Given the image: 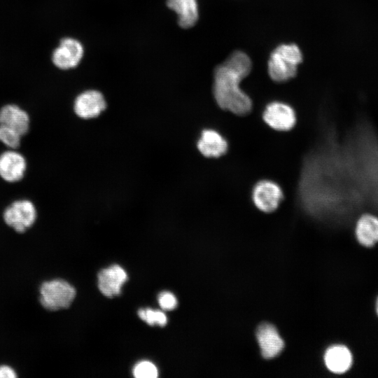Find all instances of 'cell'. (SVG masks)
<instances>
[{
    "label": "cell",
    "mask_w": 378,
    "mask_h": 378,
    "mask_svg": "<svg viewBox=\"0 0 378 378\" xmlns=\"http://www.w3.org/2000/svg\"><path fill=\"white\" fill-rule=\"evenodd\" d=\"M251 68L250 57L245 52L237 50L215 69L214 96L222 109L239 115L251 111L252 101L240 84L250 74Z\"/></svg>",
    "instance_id": "6da1fadb"
},
{
    "label": "cell",
    "mask_w": 378,
    "mask_h": 378,
    "mask_svg": "<svg viewBox=\"0 0 378 378\" xmlns=\"http://www.w3.org/2000/svg\"><path fill=\"white\" fill-rule=\"evenodd\" d=\"M301 50L295 43L281 44L270 54L267 70L271 79L277 83L286 82L294 78L302 62Z\"/></svg>",
    "instance_id": "7a4b0ae2"
},
{
    "label": "cell",
    "mask_w": 378,
    "mask_h": 378,
    "mask_svg": "<svg viewBox=\"0 0 378 378\" xmlns=\"http://www.w3.org/2000/svg\"><path fill=\"white\" fill-rule=\"evenodd\" d=\"M76 290L67 281L57 279L43 282L40 287V302L49 311L70 307L76 297Z\"/></svg>",
    "instance_id": "3957f363"
},
{
    "label": "cell",
    "mask_w": 378,
    "mask_h": 378,
    "mask_svg": "<svg viewBox=\"0 0 378 378\" xmlns=\"http://www.w3.org/2000/svg\"><path fill=\"white\" fill-rule=\"evenodd\" d=\"M37 216L36 206L28 198L13 200L2 212L4 222L18 233H24L31 227Z\"/></svg>",
    "instance_id": "277c9868"
},
{
    "label": "cell",
    "mask_w": 378,
    "mask_h": 378,
    "mask_svg": "<svg viewBox=\"0 0 378 378\" xmlns=\"http://www.w3.org/2000/svg\"><path fill=\"white\" fill-rule=\"evenodd\" d=\"M28 169L26 157L15 149L0 153V178L7 183H17L23 180Z\"/></svg>",
    "instance_id": "5b68a950"
},
{
    "label": "cell",
    "mask_w": 378,
    "mask_h": 378,
    "mask_svg": "<svg viewBox=\"0 0 378 378\" xmlns=\"http://www.w3.org/2000/svg\"><path fill=\"white\" fill-rule=\"evenodd\" d=\"M262 118L270 127L279 132L290 130L297 121L293 108L279 101L272 102L265 106Z\"/></svg>",
    "instance_id": "8992f818"
},
{
    "label": "cell",
    "mask_w": 378,
    "mask_h": 378,
    "mask_svg": "<svg viewBox=\"0 0 378 378\" xmlns=\"http://www.w3.org/2000/svg\"><path fill=\"white\" fill-rule=\"evenodd\" d=\"M280 186L271 180H261L253 187L252 200L258 209L265 213L274 211L283 200Z\"/></svg>",
    "instance_id": "52a82bcc"
},
{
    "label": "cell",
    "mask_w": 378,
    "mask_h": 378,
    "mask_svg": "<svg viewBox=\"0 0 378 378\" xmlns=\"http://www.w3.org/2000/svg\"><path fill=\"white\" fill-rule=\"evenodd\" d=\"M83 47L76 39L64 38L52 55L53 64L63 70L76 67L83 56Z\"/></svg>",
    "instance_id": "ba28073f"
},
{
    "label": "cell",
    "mask_w": 378,
    "mask_h": 378,
    "mask_svg": "<svg viewBox=\"0 0 378 378\" xmlns=\"http://www.w3.org/2000/svg\"><path fill=\"white\" fill-rule=\"evenodd\" d=\"M0 124L13 129L24 136L30 130L31 117L29 113L19 105L8 103L0 108Z\"/></svg>",
    "instance_id": "9c48e42d"
},
{
    "label": "cell",
    "mask_w": 378,
    "mask_h": 378,
    "mask_svg": "<svg viewBox=\"0 0 378 378\" xmlns=\"http://www.w3.org/2000/svg\"><path fill=\"white\" fill-rule=\"evenodd\" d=\"M97 277L99 290L108 298L120 295L122 286L127 279L125 271L117 265L102 270Z\"/></svg>",
    "instance_id": "30bf717a"
},
{
    "label": "cell",
    "mask_w": 378,
    "mask_h": 378,
    "mask_svg": "<svg viewBox=\"0 0 378 378\" xmlns=\"http://www.w3.org/2000/svg\"><path fill=\"white\" fill-rule=\"evenodd\" d=\"M106 108V102L101 92L88 90L80 93L75 99V113L81 118L97 117Z\"/></svg>",
    "instance_id": "8fae6325"
},
{
    "label": "cell",
    "mask_w": 378,
    "mask_h": 378,
    "mask_svg": "<svg viewBox=\"0 0 378 378\" xmlns=\"http://www.w3.org/2000/svg\"><path fill=\"white\" fill-rule=\"evenodd\" d=\"M257 340L262 356L272 358L277 356L284 346V341L276 328L267 323L262 324L257 331Z\"/></svg>",
    "instance_id": "7c38bea8"
},
{
    "label": "cell",
    "mask_w": 378,
    "mask_h": 378,
    "mask_svg": "<svg viewBox=\"0 0 378 378\" xmlns=\"http://www.w3.org/2000/svg\"><path fill=\"white\" fill-rule=\"evenodd\" d=\"M197 146L200 152L206 158H219L227 152L228 148L225 137L211 129L202 131Z\"/></svg>",
    "instance_id": "4fadbf2b"
},
{
    "label": "cell",
    "mask_w": 378,
    "mask_h": 378,
    "mask_svg": "<svg viewBox=\"0 0 378 378\" xmlns=\"http://www.w3.org/2000/svg\"><path fill=\"white\" fill-rule=\"evenodd\" d=\"M327 368L332 372L342 374L351 367L353 358L347 347L335 345L327 349L324 356Z\"/></svg>",
    "instance_id": "5bb4252c"
},
{
    "label": "cell",
    "mask_w": 378,
    "mask_h": 378,
    "mask_svg": "<svg viewBox=\"0 0 378 378\" xmlns=\"http://www.w3.org/2000/svg\"><path fill=\"white\" fill-rule=\"evenodd\" d=\"M358 241L365 247H371L378 242V217L365 214L361 216L356 225Z\"/></svg>",
    "instance_id": "9a60e30c"
},
{
    "label": "cell",
    "mask_w": 378,
    "mask_h": 378,
    "mask_svg": "<svg viewBox=\"0 0 378 378\" xmlns=\"http://www.w3.org/2000/svg\"><path fill=\"white\" fill-rule=\"evenodd\" d=\"M167 5L178 15L181 27L190 28L197 22L199 16L197 0H167Z\"/></svg>",
    "instance_id": "2e32d148"
},
{
    "label": "cell",
    "mask_w": 378,
    "mask_h": 378,
    "mask_svg": "<svg viewBox=\"0 0 378 378\" xmlns=\"http://www.w3.org/2000/svg\"><path fill=\"white\" fill-rule=\"evenodd\" d=\"M22 137L13 129L0 124V144L8 149H19L21 147Z\"/></svg>",
    "instance_id": "e0dca14e"
},
{
    "label": "cell",
    "mask_w": 378,
    "mask_h": 378,
    "mask_svg": "<svg viewBox=\"0 0 378 378\" xmlns=\"http://www.w3.org/2000/svg\"><path fill=\"white\" fill-rule=\"evenodd\" d=\"M140 318L150 326L158 325L164 326L167 323V318L164 312L159 310H153L150 308L140 309L138 311Z\"/></svg>",
    "instance_id": "ac0fdd59"
},
{
    "label": "cell",
    "mask_w": 378,
    "mask_h": 378,
    "mask_svg": "<svg viewBox=\"0 0 378 378\" xmlns=\"http://www.w3.org/2000/svg\"><path fill=\"white\" fill-rule=\"evenodd\" d=\"M133 374L137 378H155L158 376V371L151 362L141 361L134 366Z\"/></svg>",
    "instance_id": "d6986e66"
},
{
    "label": "cell",
    "mask_w": 378,
    "mask_h": 378,
    "mask_svg": "<svg viewBox=\"0 0 378 378\" xmlns=\"http://www.w3.org/2000/svg\"><path fill=\"white\" fill-rule=\"evenodd\" d=\"M158 302L164 310H172L177 306V300L174 295L168 291H164L158 295Z\"/></svg>",
    "instance_id": "ffe728a7"
},
{
    "label": "cell",
    "mask_w": 378,
    "mask_h": 378,
    "mask_svg": "<svg viewBox=\"0 0 378 378\" xmlns=\"http://www.w3.org/2000/svg\"><path fill=\"white\" fill-rule=\"evenodd\" d=\"M17 374L15 371L10 366H0V378H15Z\"/></svg>",
    "instance_id": "44dd1931"
},
{
    "label": "cell",
    "mask_w": 378,
    "mask_h": 378,
    "mask_svg": "<svg viewBox=\"0 0 378 378\" xmlns=\"http://www.w3.org/2000/svg\"><path fill=\"white\" fill-rule=\"evenodd\" d=\"M376 312H377V314L378 315V298H377V302H376Z\"/></svg>",
    "instance_id": "7402d4cb"
}]
</instances>
